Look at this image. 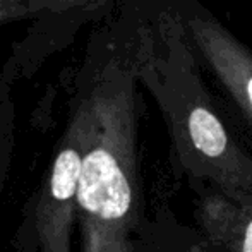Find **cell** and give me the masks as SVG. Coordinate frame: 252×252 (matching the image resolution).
Masks as SVG:
<instances>
[{"label": "cell", "mask_w": 252, "mask_h": 252, "mask_svg": "<svg viewBox=\"0 0 252 252\" xmlns=\"http://www.w3.org/2000/svg\"><path fill=\"white\" fill-rule=\"evenodd\" d=\"M76 252H143V194L127 105L101 120L84 156Z\"/></svg>", "instance_id": "2"}, {"label": "cell", "mask_w": 252, "mask_h": 252, "mask_svg": "<svg viewBox=\"0 0 252 252\" xmlns=\"http://www.w3.org/2000/svg\"><path fill=\"white\" fill-rule=\"evenodd\" d=\"M201 63L209 67L252 124V50L199 0H170Z\"/></svg>", "instance_id": "3"}, {"label": "cell", "mask_w": 252, "mask_h": 252, "mask_svg": "<svg viewBox=\"0 0 252 252\" xmlns=\"http://www.w3.org/2000/svg\"><path fill=\"white\" fill-rule=\"evenodd\" d=\"M144 52V77L165 113L182 168L221 187L228 199H252V158L220 117L201 62L170 0H159L153 14Z\"/></svg>", "instance_id": "1"}, {"label": "cell", "mask_w": 252, "mask_h": 252, "mask_svg": "<svg viewBox=\"0 0 252 252\" xmlns=\"http://www.w3.org/2000/svg\"><path fill=\"white\" fill-rule=\"evenodd\" d=\"M240 208L223 201V208L213 209L216 215L206 218V225L220 246L228 252H252V199L237 201Z\"/></svg>", "instance_id": "5"}, {"label": "cell", "mask_w": 252, "mask_h": 252, "mask_svg": "<svg viewBox=\"0 0 252 252\" xmlns=\"http://www.w3.org/2000/svg\"><path fill=\"white\" fill-rule=\"evenodd\" d=\"M88 143L65 144L45 179L33 218L36 252H76L72 249V228L77 221V196Z\"/></svg>", "instance_id": "4"}]
</instances>
